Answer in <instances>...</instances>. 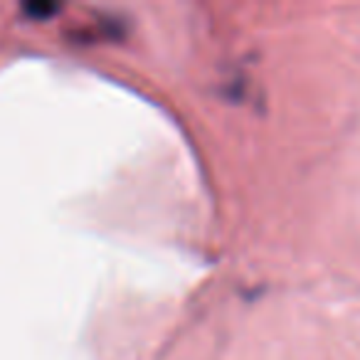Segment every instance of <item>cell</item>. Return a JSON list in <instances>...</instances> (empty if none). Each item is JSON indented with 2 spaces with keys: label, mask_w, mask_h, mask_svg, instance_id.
Masks as SVG:
<instances>
[{
  "label": "cell",
  "mask_w": 360,
  "mask_h": 360,
  "mask_svg": "<svg viewBox=\"0 0 360 360\" xmlns=\"http://www.w3.org/2000/svg\"><path fill=\"white\" fill-rule=\"evenodd\" d=\"M25 11L35 18H47V15H52V13L60 11V6H57V3H30Z\"/></svg>",
  "instance_id": "obj_1"
}]
</instances>
